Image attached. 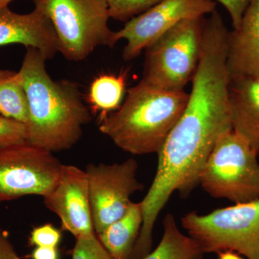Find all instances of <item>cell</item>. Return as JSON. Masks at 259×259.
Segmentation results:
<instances>
[{"label":"cell","instance_id":"22","mask_svg":"<svg viewBox=\"0 0 259 259\" xmlns=\"http://www.w3.org/2000/svg\"><path fill=\"white\" fill-rule=\"evenodd\" d=\"M61 231L52 224L35 227L30 233L29 242L36 247L57 248L61 240Z\"/></svg>","mask_w":259,"mask_h":259},{"label":"cell","instance_id":"6","mask_svg":"<svg viewBox=\"0 0 259 259\" xmlns=\"http://www.w3.org/2000/svg\"><path fill=\"white\" fill-rule=\"evenodd\" d=\"M204 19L182 20L150 45L142 79L166 91H185L200 59Z\"/></svg>","mask_w":259,"mask_h":259},{"label":"cell","instance_id":"18","mask_svg":"<svg viewBox=\"0 0 259 259\" xmlns=\"http://www.w3.org/2000/svg\"><path fill=\"white\" fill-rule=\"evenodd\" d=\"M0 115L26 123L28 107L18 71L0 70Z\"/></svg>","mask_w":259,"mask_h":259},{"label":"cell","instance_id":"17","mask_svg":"<svg viewBox=\"0 0 259 259\" xmlns=\"http://www.w3.org/2000/svg\"><path fill=\"white\" fill-rule=\"evenodd\" d=\"M125 74H102L94 80L89 90L88 100L100 116L115 112L122 103L125 90Z\"/></svg>","mask_w":259,"mask_h":259},{"label":"cell","instance_id":"3","mask_svg":"<svg viewBox=\"0 0 259 259\" xmlns=\"http://www.w3.org/2000/svg\"><path fill=\"white\" fill-rule=\"evenodd\" d=\"M189 93L156 88L141 79L129 88L121 106L100 116L99 130L125 152H159L183 113Z\"/></svg>","mask_w":259,"mask_h":259},{"label":"cell","instance_id":"26","mask_svg":"<svg viewBox=\"0 0 259 259\" xmlns=\"http://www.w3.org/2000/svg\"><path fill=\"white\" fill-rule=\"evenodd\" d=\"M218 253V259H243L240 256L238 253L231 250L219 252Z\"/></svg>","mask_w":259,"mask_h":259},{"label":"cell","instance_id":"28","mask_svg":"<svg viewBox=\"0 0 259 259\" xmlns=\"http://www.w3.org/2000/svg\"><path fill=\"white\" fill-rule=\"evenodd\" d=\"M3 231V230H2L1 227H0V232Z\"/></svg>","mask_w":259,"mask_h":259},{"label":"cell","instance_id":"23","mask_svg":"<svg viewBox=\"0 0 259 259\" xmlns=\"http://www.w3.org/2000/svg\"><path fill=\"white\" fill-rule=\"evenodd\" d=\"M217 1L228 10L233 23V29H237L241 25L242 18L245 10L248 8L250 0H212Z\"/></svg>","mask_w":259,"mask_h":259},{"label":"cell","instance_id":"20","mask_svg":"<svg viewBox=\"0 0 259 259\" xmlns=\"http://www.w3.org/2000/svg\"><path fill=\"white\" fill-rule=\"evenodd\" d=\"M71 259H113L96 233L76 238Z\"/></svg>","mask_w":259,"mask_h":259},{"label":"cell","instance_id":"10","mask_svg":"<svg viewBox=\"0 0 259 259\" xmlns=\"http://www.w3.org/2000/svg\"><path fill=\"white\" fill-rule=\"evenodd\" d=\"M215 8L216 3L212 0H162L126 22L123 28L115 32L114 40L116 44L126 40L122 59L132 61L177 23L186 19L205 17Z\"/></svg>","mask_w":259,"mask_h":259},{"label":"cell","instance_id":"24","mask_svg":"<svg viewBox=\"0 0 259 259\" xmlns=\"http://www.w3.org/2000/svg\"><path fill=\"white\" fill-rule=\"evenodd\" d=\"M0 259H20L4 232H0Z\"/></svg>","mask_w":259,"mask_h":259},{"label":"cell","instance_id":"12","mask_svg":"<svg viewBox=\"0 0 259 259\" xmlns=\"http://www.w3.org/2000/svg\"><path fill=\"white\" fill-rule=\"evenodd\" d=\"M10 44L36 49L47 60L59 52L52 23L36 8L27 14L15 13L9 6L0 9V47Z\"/></svg>","mask_w":259,"mask_h":259},{"label":"cell","instance_id":"4","mask_svg":"<svg viewBox=\"0 0 259 259\" xmlns=\"http://www.w3.org/2000/svg\"><path fill=\"white\" fill-rule=\"evenodd\" d=\"M52 23L58 51L65 59L79 62L97 48H113L115 31L107 0H32Z\"/></svg>","mask_w":259,"mask_h":259},{"label":"cell","instance_id":"5","mask_svg":"<svg viewBox=\"0 0 259 259\" xmlns=\"http://www.w3.org/2000/svg\"><path fill=\"white\" fill-rule=\"evenodd\" d=\"M258 156L233 130L220 136L199 177V185L214 198L235 204L259 199Z\"/></svg>","mask_w":259,"mask_h":259},{"label":"cell","instance_id":"16","mask_svg":"<svg viewBox=\"0 0 259 259\" xmlns=\"http://www.w3.org/2000/svg\"><path fill=\"white\" fill-rule=\"evenodd\" d=\"M163 234L156 249L141 259H202L204 252L198 243L179 229L175 217L163 220Z\"/></svg>","mask_w":259,"mask_h":259},{"label":"cell","instance_id":"21","mask_svg":"<svg viewBox=\"0 0 259 259\" xmlns=\"http://www.w3.org/2000/svg\"><path fill=\"white\" fill-rule=\"evenodd\" d=\"M27 143L25 123L0 115V147Z\"/></svg>","mask_w":259,"mask_h":259},{"label":"cell","instance_id":"14","mask_svg":"<svg viewBox=\"0 0 259 259\" xmlns=\"http://www.w3.org/2000/svg\"><path fill=\"white\" fill-rule=\"evenodd\" d=\"M228 97L233 131L259 155V79L231 76Z\"/></svg>","mask_w":259,"mask_h":259},{"label":"cell","instance_id":"1","mask_svg":"<svg viewBox=\"0 0 259 259\" xmlns=\"http://www.w3.org/2000/svg\"><path fill=\"white\" fill-rule=\"evenodd\" d=\"M229 33L222 17L205 19L202 50L183 113L157 153L156 175L141 201V234L152 236L158 214L171 194L186 197L199 185L204 163L220 136L231 131L228 67Z\"/></svg>","mask_w":259,"mask_h":259},{"label":"cell","instance_id":"25","mask_svg":"<svg viewBox=\"0 0 259 259\" xmlns=\"http://www.w3.org/2000/svg\"><path fill=\"white\" fill-rule=\"evenodd\" d=\"M32 259H59L57 248L36 247L32 252Z\"/></svg>","mask_w":259,"mask_h":259},{"label":"cell","instance_id":"27","mask_svg":"<svg viewBox=\"0 0 259 259\" xmlns=\"http://www.w3.org/2000/svg\"><path fill=\"white\" fill-rule=\"evenodd\" d=\"M13 1H14V0H0V9L9 6L10 3H11Z\"/></svg>","mask_w":259,"mask_h":259},{"label":"cell","instance_id":"15","mask_svg":"<svg viewBox=\"0 0 259 259\" xmlns=\"http://www.w3.org/2000/svg\"><path fill=\"white\" fill-rule=\"evenodd\" d=\"M142 224V204L132 202L122 217L97 236L112 258L131 259Z\"/></svg>","mask_w":259,"mask_h":259},{"label":"cell","instance_id":"19","mask_svg":"<svg viewBox=\"0 0 259 259\" xmlns=\"http://www.w3.org/2000/svg\"><path fill=\"white\" fill-rule=\"evenodd\" d=\"M162 0H107L110 18L120 22L128 21L142 14Z\"/></svg>","mask_w":259,"mask_h":259},{"label":"cell","instance_id":"7","mask_svg":"<svg viewBox=\"0 0 259 259\" xmlns=\"http://www.w3.org/2000/svg\"><path fill=\"white\" fill-rule=\"evenodd\" d=\"M182 226L204 253L231 250L248 259H259V199L207 214L187 213Z\"/></svg>","mask_w":259,"mask_h":259},{"label":"cell","instance_id":"8","mask_svg":"<svg viewBox=\"0 0 259 259\" xmlns=\"http://www.w3.org/2000/svg\"><path fill=\"white\" fill-rule=\"evenodd\" d=\"M62 163L53 153L28 144L0 147V204L28 195H47Z\"/></svg>","mask_w":259,"mask_h":259},{"label":"cell","instance_id":"2","mask_svg":"<svg viewBox=\"0 0 259 259\" xmlns=\"http://www.w3.org/2000/svg\"><path fill=\"white\" fill-rule=\"evenodd\" d=\"M47 61L36 49L26 48L18 73L28 101L27 142L54 153L71 149L79 142L92 114L78 83L52 79Z\"/></svg>","mask_w":259,"mask_h":259},{"label":"cell","instance_id":"13","mask_svg":"<svg viewBox=\"0 0 259 259\" xmlns=\"http://www.w3.org/2000/svg\"><path fill=\"white\" fill-rule=\"evenodd\" d=\"M228 67L231 76L259 79V0H250L241 25L230 32Z\"/></svg>","mask_w":259,"mask_h":259},{"label":"cell","instance_id":"9","mask_svg":"<svg viewBox=\"0 0 259 259\" xmlns=\"http://www.w3.org/2000/svg\"><path fill=\"white\" fill-rule=\"evenodd\" d=\"M138 168L134 158L112 164L90 163L87 166L90 208L96 234L122 217L133 202L131 196L144 188L136 177Z\"/></svg>","mask_w":259,"mask_h":259},{"label":"cell","instance_id":"11","mask_svg":"<svg viewBox=\"0 0 259 259\" xmlns=\"http://www.w3.org/2000/svg\"><path fill=\"white\" fill-rule=\"evenodd\" d=\"M48 209L55 213L64 231L75 238L95 233L90 208L88 176L85 171L72 165H62L54 188L44 197Z\"/></svg>","mask_w":259,"mask_h":259}]
</instances>
